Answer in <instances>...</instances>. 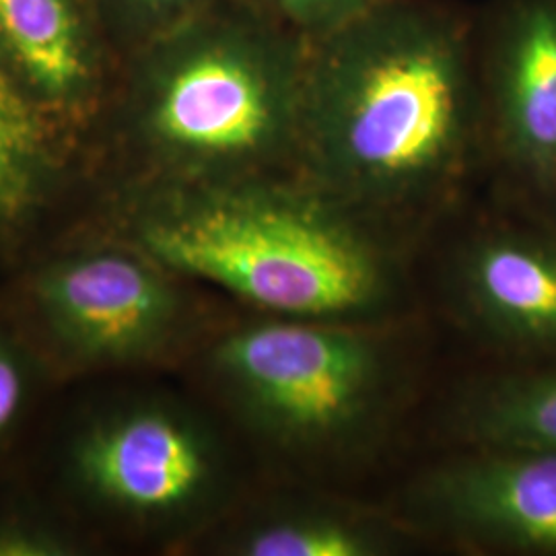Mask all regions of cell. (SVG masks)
<instances>
[{
    "instance_id": "cell-1",
    "label": "cell",
    "mask_w": 556,
    "mask_h": 556,
    "mask_svg": "<svg viewBox=\"0 0 556 556\" xmlns=\"http://www.w3.org/2000/svg\"><path fill=\"white\" fill-rule=\"evenodd\" d=\"M489 142L480 29L445 0H374L307 38L298 176L369 219L450 199Z\"/></svg>"
},
{
    "instance_id": "cell-2",
    "label": "cell",
    "mask_w": 556,
    "mask_h": 556,
    "mask_svg": "<svg viewBox=\"0 0 556 556\" xmlns=\"http://www.w3.org/2000/svg\"><path fill=\"white\" fill-rule=\"evenodd\" d=\"M160 266L278 318L371 324L400 295L378 220L299 176L186 186L142 223Z\"/></svg>"
},
{
    "instance_id": "cell-3",
    "label": "cell",
    "mask_w": 556,
    "mask_h": 556,
    "mask_svg": "<svg viewBox=\"0 0 556 556\" xmlns=\"http://www.w3.org/2000/svg\"><path fill=\"white\" fill-rule=\"evenodd\" d=\"M307 38L258 13L194 25L160 60L147 132L190 186L298 176Z\"/></svg>"
},
{
    "instance_id": "cell-4",
    "label": "cell",
    "mask_w": 556,
    "mask_h": 556,
    "mask_svg": "<svg viewBox=\"0 0 556 556\" xmlns=\"http://www.w3.org/2000/svg\"><path fill=\"white\" fill-rule=\"evenodd\" d=\"M367 326L275 316L223 338L213 363L270 441L340 456L374 438L396 400V361Z\"/></svg>"
},
{
    "instance_id": "cell-5",
    "label": "cell",
    "mask_w": 556,
    "mask_h": 556,
    "mask_svg": "<svg viewBox=\"0 0 556 556\" xmlns=\"http://www.w3.org/2000/svg\"><path fill=\"white\" fill-rule=\"evenodd\" d=\"M420 523L478 548L556 555V452L475 447L415 484Z\"/></svg>"
},
{
    "instance_id": "cell-6",
    "label": "cell",
    "mask_w": 556,
    "mask_h": 556,
    "mask_svg": "<svg viewBox=\"0 0 556 556\" xmlns=\"http://www.w3.org/2000/svg\"><path fill=\"white\" fill-rule=\"evenodd\" d=\"M482 46L489 144L538 194L556 197V0H507Z\"/></svg>"
},
{
    "instance_id": "cell-7",
    "label": "cell",
    "mask_w": 556,
    "mask_h": 556,
    "mask_svg": "<svg viewBox=\"0 0 556 556\" xmlns=\"http://www.w3.org/2000/svg\"><path fill=\"white\" fill-rule=\"evenodd\" d=\"M40 295L60 334L98 357L153 351L179 318L178 295L160 270L124 254L66 262L41 280Z\"/></svg>"
},
{
    "instance_id": "cell-8",
    "label": "cell",
    "mask_w": 556,
    "mask_h": 556,
    "mask_svg": "<svg viewBox=\"0 0 556 556\" xmlns=\"http://www.w3.org/2000/svg\"><path fill=\"white\" fill-rule=\"evenodd\" d=\"M456 298L478 334L530 357H556V236L495 229L457 256Z\"/></svg>"
},
{
    "instance_id": "cell-9",
    "label": "cell",
    "mask_w": 556,
    "mask_h": 556,
    "mask_svg": "<svg viewBox=\"0 0 556 556\" xmlns=\"http://www.w3.org/2000/svg\"><path fill=\"white\" fill-rule=\"evenodd\" d=\"M101 495L147 516H181L215 482V457L199 429L167 410L122 418L89 439L80 454Z\"/></svg>"
},
{
    "instance_id": "cell-10",
    "label": "cell",
    "mask_w": 556,
    "mask_h": 556,
    "mask_svg": "<svg viewBox=\"0 0 556 556\" xmlns=\"http://www.w3.org/2000/svg\"><path fill=\"white\" fill-rule=\"evenodd\" d=\"M404 534L381 517L330 503L275 511L241 532L236 553L245 556H388Z\"/></svg>"
},
{
    "instance_id": "cell-11",
    "label": "cell",
    "mask_w": 556,
    "mask_h": 556,
    "mask_svg": "<svg viewBox=\"0 0 556 556\" xmlns=\"http://www.w3.org/2000/svg\"><path fill=\"white\" fill-rule=\"evenodd\" d=\"M457 429L472 447L556 452V365L480 383L462 402Z\"/></svg>"
},
{
    "instance_id": "cell-12",
    "label": "cell",
    "mask_w": 556,
    "mask_h": 556,
    "mask_svg": "<svg viewBox=\"0 0 556 556\" xmlns=\"http://www.w3.org/2000/svg\"><path fill=\"white\" fill-rule=\"evenodd\" d=\"M0 40L21 71L50 96L85 77L79 20L71 0H0Z\"/></svg>"
},
{
    "instance_id": "cell-13",
    "label": "cell",
    "mask_w": 556,
    "mask_h": 556,
    "mask_svg": "<svg viewBox=\"0 0 556 556\" xmlns=\"http://www.w3.org/2000/svg\"><path fill=\"white\" fill-rule=\"evenodd\" d=\"M38 151V119L13 80L0 71V229L23 204Z\"/></svg>"
},
{
    "instance_id": "cell-14",
    "label": "cell",
    "mask_w": 556,
    "mask_h": 556,
    "mask_svg": "<svg viewBox=\"0 0 556 556\" xmlns=\"http://www.w3.org/2000/svg\"><path fill=\"white\" fill-rule=\"evenodd\" d=\"M266 17L282 23L303 38H314L321 31L349 20L374 0H250Z\"/></svg>"
},
{
    "instance_id": "cell-15",
    "label": "cell",
    "mask_w": 556,
    "mask_h": 556,
    "mask_svg": "<svg viewBox=\"0 0 556 556\" xmlns=\"http://www.w3.org/2000/svg\"><path fill=\"white\" fill-rule=\"evenodd\" d=\"M21 404V374L15 361L0 349V433L11 425Z\"/></svg>"
},
{
    "instance_id": "cell-16",
    "label": "cell",
    "mask_w": 556,
    "mask_h": 556,
    "mask_svg": "<svg viewBox=\"0 0 556 556\" xmlns=\"http://www.w3.org/2000/svg\"><path fill=\"white\" fill-rule=\"evenodd\" d=\"M140 7L163 13V15H184L188 11L200 9L204 4V0H135Z\"/></svg>"
},
{
    "instance_id": "cell-17",
    "label": "cell",
    "mask_w": 556,
    "mask_h": 556,
    "mask_svg": "<svg viewBox=\"0 0 556 556\" xmlns=\"http://www.w3.org/2000/svg\"><path fill=\"white\" fill-rule=\"evenodd\" d=\"M40 542L36 540H27V538L21 536H7L0 538V556H21V555H46Z\"/></svg>"
},
{
    "instance_id": "cell-18",
    "label": "cell",
    "mask_w": 556,
    "mask_h": 556,
    "mask_svg": "<svg viewBox=\"0 0 556 556\" xmlns=\"http://www.w3.org/2000/svg\"><path fill=\"white\" fill-rule=\"evenodd\" d=\"M553 204H555V206H556V197H555V200H553Z\"/></svg>"
}]
</instances>
